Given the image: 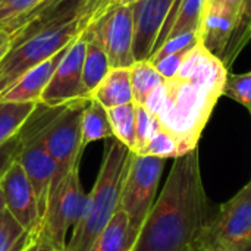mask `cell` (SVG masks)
<instances>
[{
  "label": "cell",
  "instance_id": "6da1fadb",
  "mask_svg": "<svg viewBox=\"0 0 251 251\" xmlns=\"http://www.w3.org/2000/svg\"><path fill=\"white\" fill-rule=\"evenodd\" d=\"M212 216L194 149L174 160L131 251H201Z\"/></svg>",
  "mask_w": 251,
  "mask_h": 251
},
{
  "label": "cell",
  "instance_id": "7a4b0ae2",
  "mask_svg": "<svg viewBox=\"0 0 251 251\" xmlns=\"http://www.w3.org/2000/svg\"><path fill=\"white\" fill-rule=\"evenodd\" d=\"M226 75L224 62L199 43L187 53L178 74L166 79V100L156 119L175 137L181 156L197 149L213 107L224 96Z\"/></svg>",
  "mask_w": 251,
  "mask_h": 251
},
{
  "label": "cell",
  "instance_id": "3957f363",
  "mask_svg": "<svg viewBox=\"0 0 251 251\" xmlns=\"http://www.w3.org/2000/svg\"><path fill=\"white\" fill-rule=\"evenodd\" d=\"M131 154L132 151L119 140L109 138L97 179L87 194L84 213L72 229L65 251L90 250L97 235L118 212Z\"/></svg>",
  "mask_w": 251,
  "mask_h": 251
},
{
  "label": "cell",
  "instance_id": "277c9868",
  "mask_svg": "<svg viewBox=\"0 0 251 251\" xmlns=\"http://www.w3.org/2000/svg\"><path fill=\"white\" fill-rule=\"evenodd\" d=\"M81 34L76 18L57 21L10 50L0 60V94L10 88L25 72L59 53Z\"/></svg>",
  "mask_w": 251,
  "mask_h": 251
},
{
  "label": "cell",
  "instance_id": "5b68a950",
  "mask_svg": "<svg viewBox=\"0 0 251 251\" xmlns=\"http://www.w3.org/2000/svg\"><path fill=\"white\" fill-rule=\"evenodd\" d=\"M90 99H76L57 107H49L41 125L43 143L59 172L54 179L63 178L79 168L82 147V113Z\"/></svg>",
  "mask_w": 251,
  "mask_h": 251
},
{
  "label": "cell",
  "instance_id": "8992f818",
  "mask_svg": "<svg viewBox=\"0 0 251 251\" xmlns=\"http://www.w3.org/2000/svg\"><path fill=\"white\" fill-rule=\"evenodd\" d=\"M165 162L166 159L154 156L137 154L134 151L131 154L122 185L119 209H122L129 219V229L134 243L154 204L160 176L165 169Z\"/></svg>",
  "mask_w": 251,
  "mask_h": 251
},
{
  "label": "cell",
  "instance_id": "52a82bcc",
  "mask_svg": "<svg viewBox=\"0 0 251 251\" xmlns=\"http://www.w3.org/2000/svg\"><path fill=\"white\" fill-rule=\"evenodd\" d=\"M78 171L79 168L71 171L59 182L51 184L46 213L35 231L60 250H65L68 232L81 219L87 203V194L81 187Z\"/></svg>",
  "mask_w": 251,
  "mask_h": 251
},
{
  "label": "cell",
  "instance_id": "ba28073f",
  "mask_svg": "<svg viewBox=\"0 0 251 251\" xmlns=\"http://www.w3.org/2000/svg\"><path fill=\"white\" fill-rule=\"evenodd\" d=\"M47 109L49 107L46 106V110L34 122V126H28V124L22 126V147L16 159L22 165L29 179V184L34 190L40 222L47 209L53 179L59 172V166L49 153V150L46 149L41 135V125L46 119Z\"/></svg>",
  "mask_w": 251,
  "mask_h": 251
},
{
  "label": "cell",
  "instance_id": "9c48e42d",
  "mask_svg": "<svg viewBox=\"0 0 251 251\" xmlns=\"http://www.w3.org/2000/svg\"><path fill=\"white\" fill-rule=\"evenodd\" d=\"M251 241V181L210 218L203 247L228 250Z\"/></svg>",
  "mask_w": 251,
  "mask_h": 251
},
{
  "label": "cell",
  "instance_id": "30bf717a",
  "mask_svg": "<svg viewBox=\"0 0 251 251\" xmlns=\"http://www.w3.org/2000/svg\"><path fill=\"white\" fill-rule=\"evenodd\" d=\"M93 28L99 34L110 68H129L135 62L132 6H112Z\"/></svg>",
  "mask_w": 251,
  "mask_h": 251
},
{
  "label": "cell",
  "instance_id": "8fae6325",
  "mask_svg": "<svg viewBox=\"0 0 251 251\" xmlns=\"http://www.w3.org/2000/svg\"><path fill=\"white\" fill-rule=\"evenodd\" d=\"M85 38L79 34L66 50L40 103L47 107H57L76 99H87L82 88V66L85 57Z\"/></svg>",
  "mask_w": 251,
  "mask_h": 251
},
{
  "label": "cell",
  "instance_id": "7c38bea8",
  "mask_svg": "<svg viewBox=\"0 0 251 251\" xmlns=\"http://www.w3.org/2000/svg\"><path fill=\"white\" fill-rule=\"evenodd\" d=\"M6 209L32 235L40 226L37 199L22 165L15 160L0 179Z\"/></svg>",
  "mask_w": 251,
  "mask_h": 251
},
{
  "label": "cell",
  "instance_id": "4fadbf2b",
  "mask_svg": "<svg viewBox=\"0 0 251 251\" xmlns=\"http://www.w3.org/2000/svg\"><path fill=\"white\" fill-rule=\"evenodd\" d=\"M174 1L175 0H138L132 4L135 60H149L153 54L157 37Z\"/></svg>",
  "mask_w": 251,
  "mask_h": 251
},
{
  "label": "cell",
  "instance_id": "5bb4252c",
  "mask_svg": "<svg viewBox=\"0 0 251 251\" xmlns=\"http://www.w3.org/2000/svg\"><path fill=\"white\" fill-rule=\"evenodd\" d=\"M235 22L237 9L219 1L206 0L200 25V43L212 54L222 59L235 29Z\"/></svg>",
  "mask_w": 251,
  "mask_h": 251
},
{
  "label": "cell",
  "instance_id": "9a60e30c",
  "mask_svg": "<svg viewBox=\"0 0 251 251\" xmlns=\"http://www.w3.org/2000/svg\"><path fill=\"white\" fill-rule=\"evenodd\" d=\"M69 46L71 44H68L59 53L53 54L51 57L41 62L35 68L25 72L10 88H7L4 93L0 94V100H3V101H16V103H24V101L40 103L46 87L49 85L54 71L57 69L60 60L65 56Z\"/></svg>",
  "mask_w": 251,
  "mask_h": 251
},
{
  "label": "cell",
  "instance_id": "2e32d148",
  "mask_svg": "<svg viewBox=\"0 0 251 251\" xmlns=\"http://www.w3.org/2000/svg\"><path fill=\"white\" fill-rule=\"evenodd\" d=\"M204 6H206V0H175L169 10L166 22L157 37L154 51L168 38L176 37L179 34H184L193 29L200 31Z\"/></svg>",
  "mask_w": 251,
  "mask_h": 251
},
{
  "label": "cell",
  "instance_id": "e0dca14e",
  "mask_svg": "<svg viewBox=\"0 0 251 251\" xmlns=\"http://www.w3.org/2000/svg\"><path fill=\"white\" fill-rule=\"evenodd\" d=\"M81 34L84 35L87 43L82 66V88L85 97L91 99V93L110 71V63L104 51V47L99 38V34L93 28V25L87 26Z\"/></svg>",
  "mask_w": 251,
  "mask_h": 251
},
{
  "label": "cell",
  "instance_id": "ac0fdd59",
  "mask_svg": "<svg viewBox=\"0 0 251 251\" xmlns=\"http://www.w3.org/2000/svg\"><path fill=\"white\" fill-rule=\"evenodd\" d=\"M91 99H96L106 109L132 103L134 91L129 68H110L103 81L91 93Z\"/></svg>",
  "mask_w": 251,
  "mask_h": 251
},
{
  "label": "cell",
  "instance_id": "d6986e66",
  "mask_svg": "<svg viewBox=\"0 0 251 251\" xmlns=\"http://www.w3.org/2000/svg\"><path fill=\"white\" fill-rule=\"evenodd\" d=\"M132 246L134 238L129 229V219L122 209H118L88 251H131Z\"/></svg>",
  "mask_w": 251,
  "mask_h": 251
},
{
  "label": "cell",
  "instance_id": "ffe728a7",
  "mask_svg": "<svg viewBox=\"0 0 251 251\" xmlns=\"http://www.w3.org/2000/svg\"><path fill=\"white\" fill-rule=\"evenodd\" d=\"M113 138L107 109L96 99H90L82 113V147L99 140Z\"/></svg>",
  "mask_w": 251,
  "mask_h": 251
},
{
  "label": "cell",
  "instance_id": "44dd1931",
  "mask_svg": "<svg viewBox=\"0 0 251 251\" xmlns=\"http://www.w3.org/2000/svg\"><path fill=\"white\" fill-rule=\"evenodd\" d=\"M38 103L0 100V146L15 137L31 118Z\"/></svg>",
  "mask_w": 251,
  "mask_h": 251
},
{
  "label": "cell",
  "instance_id": "7402d4cb",
  "mask_svg": "<svg viewBox=\"0 0 251 251\" xmlns=\"http://www.w3.org/2000/svg\"><path fill=\"white\" fill-rule=\"evenodd\" d=\"M251 38V0H240V6L237 10V22L235 29L232 32V37L225 49V53L222 56V62L229 71V68L234 65L235 59L241 53V50L246 47V44Z\"/></svg>",
  "mask_w": 251,
  "mask_h": 251
},
{
  "label": "cell",
  "instance_id": "603a6c76",
  "mask_svg": "<svg viewBox=\"0 0 251 251\" xmlns=\"http://www.w3.org/2000/svg\"><path fill=\"white\" fill-rule=\"evenodd\" d=\"M131 84L134 91V101L143 104L147 96L159 85L166 82V78L157 71L156 65L150 60H135L129 66Z\"/></svg>",
  "mask_w": 251,
  "mask_h": 251
},
{
  "label": "cell",
  "instance_id": "cb8c5ba5",
  "mask_svg": "<svg viewBox=\"0 0 251 251\" xmlns=\"http://www.w3.org/2000/svg\"><path fill=\"white\" fill-rule=\"evenodd\" d=\"M135 101L107 109L113 137L125 144L131 151L135 146Z\"/></svg>",
  "mask_w": 251,
  "mask_h": 251
},
{
  "label": "cell",
  "instance_id": "d4e9b609",
  "mask_svg": "<svg viewBox=\"0 0 251 251\" xmlns=\"http://www.w3.org/2000/svg\"><path fill=\"white\" fill-rule=\"evenodd\" d=\"M31 237L7 209L0 213V251H24Z\"/></svg>",
  "mask_w": 251,
  "mask_h": 251
},
{
  "label": "cell",
  "instance_id": "484cf974",
  "mask_svg": "<svg viewBox=\"0 0 251 251\" xmlns=\"http://www.w3.org/2000/svg\"><path fill=\"white\" fill-rule=\"evenodd\" d=\"M140 154L154 156V157H160V159H176L181 156L179 146H178L175 137L172 134H169L166 129H163L160 126V124L157 125L151 138L149 140L147 146L144 147V150Z\"/></svg>",
  "mask_w": 251,
  "mask_h": 251
},
{
  "label": "cell",
  "instance_id": "4316f807",
  "mask_svg": "<svg viewBox=\"0 0 251 251\" xmlns=\"http://www.w3.org/2000/svg\"><path fill=\"white\" fill-rule=\"evenodd\" d=\"M200 43V31L193 29L184 34H179L176 37L168 38L151 56H150V62L156 63L157 60L169 56V54H175V53H181V51H190L193 50L197 44Z\"/></svg>",
  "mask_w": 251,
  "mask_h": 251
},
{
  "label": "cell",
  "instance_id": "83f0119b",
  "mask_svg": "<svg viewBox=\"0 0 251 251\" xmlns=\"http://www.w3.org/2000/svg\"><path fill=\"white\" fill-rule=\"evenodd\" d=\"M224 94L241 103L251 115V71L240 75L228 72Z\"/></svg>",
  "mask_w": 251,
  "mask_h": 251
},
{
  "label": "cell",
  "instance_id": "f1b7e54d",
  "mask_svg": "<svg viewBox=\"0 0 251 251\" xmlns=\"http://www.w3.org/2000/svg\"><path fill=\"white\" fill-rule=\"evenodd\" d=\"M159 121L141 104H137L135 109V146L134 153L140 154L151 138L154 129L157 128Z\"/></svg>",
  "mask_w": 251,
  "mask_h": 251
},
{
  "label": "cell",
  "instance_id": "f546056e",
  "mask_svg": "<svg viewBox=\"0 0 251 251\" xmlns=\"http://www.w3.org/2000/svg\"><path fill=\"white\" fill-rule=\"evenodd\" d=\"M115 0H78L76 3V19L79 22L81 32L97 22L101 16L107 13V10L113 6Z\"/></svg>",
  "mask_w": 251,
  "mask_h": 251
},
{
  "label": "cell",
  "instance_id": "4dcf8cb0",
  "mask_svg": "<svg viewBox=\"0 0 251 251\" xmlns=\"http://www.w3.org/2000/svg\"><path fill=\"white\" fill-rule=\"evenodd\" d=\"M41 1L43 0H1L0 1V26L32 10Z\"/></svg>",
  "mask_w": 251,
  "mask_h": 251
},
{
  "label": "cell",
  "instance_id": "1f68e13d",
  "mask_svg": "<svg viewBox=\"0 0 251 251\" xmlns=\"http://www.w3.org/2000/svg\"><path fill=\"white\" fill-rule=\"evenodd\" d=\"M22 147V132L19 131L15 137L0 146V179L18 159V154Z\"/></svg>",
  "mask_w": 251,
  "mask_h": 251
},
{
  "label": "cell",
  "instance_id": "d6a6232c",
  "mask_svg": "<svg viewBox=\"0 0 251 251\" xmlns=\"http://www.w3.org/2000/svg\"><path fill=\"white\" fill-rule=\"evenodd\" d=\"M187 53H188V51H181V53L169 54V56H166V57L157 60L154 65H156L157 71H159L166 79H171V78H174V76L178 74V71H179L182 62H184Z\"/></svg>",
  "mask_w": 251,
  "mask_h": 251
},
{
  "label": "cell",
  "instance_id": "836d02e7",
  "mask_svg": "<svg viewBox=\"0 0 251 251\" xmlns=\"http://www.w3.org/2000/svg\"><path fill=\"white\" fill-rule=\"evenodd\" d=\"M165 100H166V82H163L162 85L156 87L146 99V101L141 104L144 106L154 118H157V115L160 113L163 104H165Z\"/></svg>",
  "mask_w": 251,
  "mask_h": 251
},
{
  "label": "cell",
  "instance_id": "e575fe53",
  "mask_svg": "<svg viewBox=\"0 0 251 251\" xmlns=\"http://www.w3.org/2000/svg\"><path fill=\"white\" fill-rule=\"evenodd\" d=\"M24 251H65L57 249L51 241H49L44 235H41L40 232L32 234L31 241L28 243L26 249Z\"/></svg>",
  "mask_w": 251,
  "mask_h": 251
},
{
  "label": "cell",
  "instance_id": "d590c367",
  "mask_svg": "<svg viewBox=\"0 0 251 251\" xmlns=\"http://www.w3.org/2000/svg\"><path fill=\"white\" fill-rule=\"evenodd\" d=\"M10 50V37L7 32L0 29V60L4 57V54Z\"/></svg>",
  "mask_w": 251,
  "mask_h": 251
},
{
  "label": "cell",
  "instance_id": "8d00e7d4",
  "mask_svg": "<svg viewBox=\"0 0 251 251\" xmlns=\"http://www.w3.org/2000/svg\"><path fill=\"white\" fill-rule=\"evenodd\" d=\"M224 251H251V241L243 243V244H240V246H235V247H231V249Z\"/></svg>",
  "mask_w": 251,
  "mask_h": 251
},
{
  "label": "cell",
  "instance_id": "74e56055",
  "mask_svg": "<svg viewBox=\"0 0 251 251\" xmlns=\"http://www.w3.org/2000/svg\"><path fill=\"white\" fill-rule=\"evenodd\" d=\"M212 1H219V3H224V4H228L234 9L238 10V6H240V0H212Z\"/></svg>",
  "mask_w": 251,
  "mask_h": 251
},
{
  "label": "cell",
  "instance_id": "f35d334b",
  "mask_svg": "<svg viewBox=\"0 0 251 251\" xmlns=\"http://www.w3.org/2000/svg\"><path fill=\"white\" fill-rule=\"evenodd\" d=\"M138 0H115L113 6H132L135 4Z\"/></svg>",
  "mask_w": 251,
  "mask_h": 251
},
{
  "label": "cell",
  "instance_id": "ab89813d",
  "mask_svg": "<svg viewBox=\"0 0 251 251\" xmlns=\"http://www.w3.org/2000/svg\"><path fill=\"white\" fill-rule=\"evenodd\" d=\"M6 210V201H4V196H3V191H1V187H0V213Z\"/></svg>",
  "mask_w": 251,
  "mask_h": 251
},
{
  "label": "cell",
  "instance_id": "60d3db41",
  "mask_svg": "<svg viewBox=\"0 0 251 251\" xmlns=\"http://www.w3.org/2000/svg\"><path fill=\"white\" fill-rule=\"evenodd\" d=\"M201 251H224V250H221V249H203Z\"/></svg>",
  "mask_w": 251,
  "mask_h": 251
},
{
  "label": "cell",
  "instance_id": "b9f144b4",
  "mask_svg": "<svg viewBox=\"0 0 251 251\" xmlns=\"http://www.w3.org/2000/svg\"><path fill=\"white\" fill-rule=\"evenodd\" d=\"M0 1H1V0H0Z\"/></svg>",
  "mask_w": 251,
  "mask_h": 251
}]
</instances>
